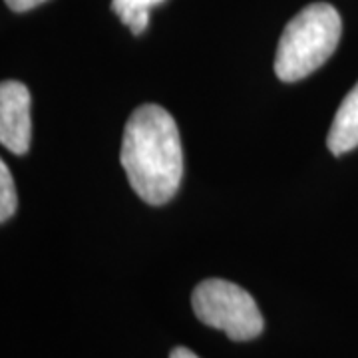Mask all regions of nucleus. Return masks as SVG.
Segmentation results:
<instances>
[{
    "label": "nucleus",
    "instance_id": "obj_1",
    "mask_svg": "<svg viewBox=\"0 0 358 358\" xmlns=\"http://www.w3.org/2000/svg\"><path fill=\"white\" fill-rule=\"evenodd\" d=\"M120 157L131 189L145 203L164 205L173 199L183 176V148L178 124L167 110L155 103L134 110Z\"/></svg>",
    "mask_w": 358,
    "mask_h": 358
},
{
    "label": "nucleus",
    "instance_id": "obj_2",
    "mask_svg": "<svg viewBox=\"0 0 358 358\" xmlns=\"http://www.w3.org/2000/svg\"><path fill=\"white\" fill-rule=\"evenodd\" d=\"M343 36L341 14L329 2H313L282 30L275 74L282 82H299L324 64Z\"/></svg>",
    "mask_w": 358,
    "mask_h": 358
},
{
    "label": "nucleus",
    "instance_id": "obj_3",
    "mask_svg": "<svg viewBox=\"0 0 358 358\" xmlns=\"http://www.w3.org/2000/svg\"><path fill=\"white\" fill-rule=\"evenodd\" d=\"M195 317L207 327L219 329L231 341H251L263 333V315L255 299L235 282L207 279L192 296Z\"/></svg>",
    "mask_w": 358,
    "mask_h": 358
},
{
    "label": "nucleus",
    "instance_id": "obj_4",
    "mask_svg": "<svg viewBox=\"0 0 358 358\" xmlns=\"http://www.w3.org/2000/svg\"><path fill=\"white\" fill-rule=\"evenodd\" d=\"M30 92L20 82H2L0 86V141L16 155L30 148Z\"/></svg>",
    "mask_w": 358,
    "mask_h": 358
},
{
    "label": "nucleus",
    "instance_id": "obj_5",
    "mask_svg": "<svg viewBox=\"0 0 358 358\" xmlns=\"http://www.w3.org/2000/svg\"><path fill=\"white\" fill-rule=\"evenodd\" d=\"M327 145L334 155H343L358 148V82L334 114Z\"/></svg>",
    "mask_w": 358,
    "mask_h": 358
},
{
    "label": "nucleus",
    "instance_id": "obj_6",
    "mask_svg": "<svg viewBox=\"0 0 358 358\" xmlns=\"http://www.w3.org/2000/svg\"><path fill=\"white\" fill-rule=\"evenodd\" d=\"M164 0H112V10L128 26L131 34H141L150 24V8Z\"/></svg>",
    "mask_w": 358,
    "mask_h": 358
},
{
    "label": "nucleus",
    "instance_id": "obj_7",
    "mask_svg": "<svg viewBox=\"0 0 358 358\" xmlns=\"http://www.w3.org/2000/svg\"><path fill=\"white\" fill-rule=\"evenodd\" d=\"M16 205H18V197H16L13 173L4 162H0V221L2 223L13 217Z\"/></svg>",
    "mask_w": 358,
    "mask_h": 358
},
{
    "label": "nucleus",
    "instance_id": "obj_8",
    "mask_svg": "<svg viewBox=\"0 0 358 358\" xmlns=\"http://www.w3.org/2000/svg\"><path fill=\"white\" fill-rule=\"evenodd\" d=\"M8 4V8L14 13H26V10H32L40 4H44L46 0H4Z\"/></svg>",
    "mask_w": 358,
    "mask_h": 358
},
{
    "label": "nucleus",
    "instance_id": "obj_9",
    "mask_svg": "<svg viewBox=\"0 0 358 358\" xmlns=\"http://www.w3.org/2000/svg\"><path fill=\"white\" fill-rule=\"evenodd\" d=\"M169 358H199L197 355H193L189 348H183V346H178L171 350V357Z\"/></svg>",
    "mask_w": 358,
    "mask_h": 358
}]
</instances>
